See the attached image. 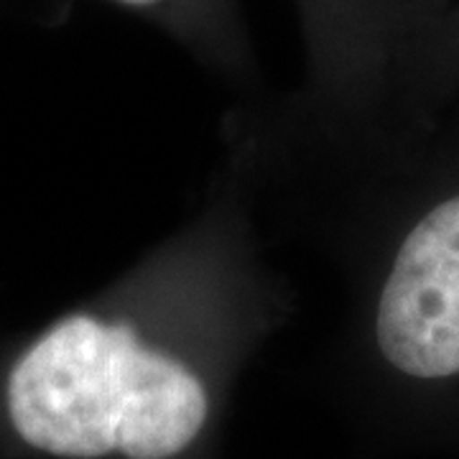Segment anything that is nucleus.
<instances>
[{"instance_id":"nucleus-1","label":"nucleus","mask_w":459,"mask_h":459,"mask_svg":"<svg viewBox=\"0 0 459 459\" xmlns=\"http://www.w3.org/2000/svg\"><path fill=\"white\" fill-rule=\"evenodd\" d=\"M289 296L247 184L222 166L102 304L62 316L13 362L11 427L54 457H186L212 424L214 365L273 327Z\"/></svg>"},{"instance_id":"nucleus-2","label":"nucleus","mask_w":459,"mask_h":459,"mask_svg":"<svg viewBox=\"0 0 459 459\" xmlns=\"http://www.w3.org/2000/svg\"><path fill=\"white\" fill-rule=\"evenodd\" d=\"M312 240L340 268L362 340L391 373L413 383L459 377V189L385 238L337 228Z\"/></svg>"},{"instance_id":"nucleus-3","label":"nucleus","mask_w":459,"mask_h":459,"mask_svg":"<svg viewBox=\"0 0 459 459\" xmlns=\"http://www.w3.org/2000/svg\"><path fill=\"white\" fill-rule=\"evenodd\" d=\"M307 51L304 84L283 98H246L235 120L279 151H337L385 133L395 51L429 0H294Z\"/></svg>"},{"instance_id":"nucleus-4","label":"nucleus","mask_w":459,"mask_h":459,"mask_svg":"<svg viewBox=\"0 0 459 459\" xmlns=\"http://www.w3.org/2000/svg\"><path fill=\"white\" fill-rule=\"evenodd\" d=\"M166 33L199 66L243 92L261 95V69L240 0H110Z\"/></svg>"}]
</instances>
